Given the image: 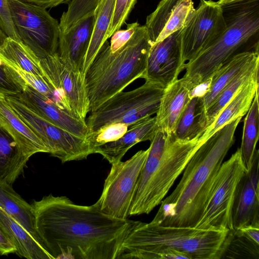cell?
Segmentation results:
<instances>
[{
	"label": "cell",
	"mask_w": 259,
	"mask_h": 259,
	"mask_svg": "<svg viewBox=\"0 0 259 259\" xmlns=\"http://www.w3.org/2000/svg\"><path fill=\"white\" fill-rule=\"evenodd\" d=\"M39 243L53 259H118L137 221L80 205L66 196H46L31 204Z\"/></svg>",
	"instance_id": "6da1fadb"
},
{
	"label": "cell",
	"mask_w": 259,
	"mask_h": 259,
	"mask_svg": "<svg viewBox=\"0 0 259 259\" xmlns=\"http://www.w3.org/2000/svg\"><path fill=\"white\" fill-rule=\"evenodd\" d=\"M241 118L224 126L200 146L185 166L176 188L161 201L151 223L195 227L223 161L235 142V131Z\"/></svg>",
	"instance_id": "7a4b0ae2"
},
{
	"label": "cell",
	"mask_w": 259,
	"mask_h": 259,
	"mask_svg": "<svg viewBox=\"0 0 259 259\" xmlns=\"http://www.w3.org/2000/svg\"><path fill=\"white\" fill-rule=\"evenodd\" d=\"M233 231L163 226L137 221L124 240L118 259H159L164 250L184 252L191 259H220Z\"/></svg>",
	"instance_id": "3957f363"
},
{
	"label": "cell",
	"mask_w": 259,
	"mask_h": 259,
	"mask_svg": "<svg viewBox=\"0 0 259 259\" xmlns=\"http://www.w3.org/2000/svg\"><path fill=\"white\" fill-rule=\"evenodd\" d=\"M152 45L145 26L140 24L117 51L111 52L107 40L103 44L84 76L90 112L95 111L136 79L144 78Z\"/></svg>",
	"instance_id": "277c9868"
},
{
	"label": "cell",
	"mask_w": 259,
	"mask_h": 259,
	"mask_svg": "<svg viewBox=\"0 0 259 259\" xmlns=\"http://www.w3.org/2000/svg\"><path fill=\"white\" fill-rule=\"evenodd\" d=\"M200 136L187 141L175 138L158 128L140 172L129 217L149 213L160 204L202 145Z\"/></svg>",
	"instance_id": "5b68a950"
},
{
	"label": "cell",
	"mask_w": 259,
	"mask_h": 259,
	"mask_svg": "<svg viewBox=\"0 0 259 259\" xmlns=\"http://www.w3.org/2000/svg\"><path fill=\"white\" fill-rule=\"evenodd\" d=\"M252 2L226 19L227 26L223 33L185 64L186 71L182 79L190 91L209 79L240 46L258 31V4Z\"/></svg>",
	"instance_id": "8992f818"
},
{
	"label": "cell",
	"mask_w": 259,
	"mask_h": 259,
	"mask_svg": "<svg viewBox=\"0 0 259 259\" xmlns=\"http://www.w3.org/2000/svg\"><path fill=\"white\" fill-rule=\"evenodd\" d=\"M164 89L146 80L131 91H121L91 112L86 122L89 133L113 123H123L128 126L156 114Z\"/></svg>",
	"instance_id": "52a82bcc"
},
{
	"label": "cell",
	"mask_w": 259,
	"mask_h": 259,
	"mask_svg": "<svg viewBox=\"0 0 259 259\" xmlns=\"http://www.w3.org/2000/svg\"><path fill=\"white\" fill-rule=\"evenodd\" d=\"M246 171L238 148L221 164L202 213L194 228L234 231L232 210L235 192L239 181Z\"/></svg>",
	"instance_id": "ba28073f"
},
{
	"label": "cell",
	"mask_w": 259,
	"mask_h": 259,
	"mask_svg": "<svg viewBox=\"0 0 259 259\" xmlns=\"http://www.w3.org/2000/svg\"><path fill=\"white\" fill-rule=\"evenodd\" d=\"M20 41L39 59L57 52L59 23L46 9L21 0H8Z\"/></svg>",
	"instance_id": "9c48e42d"
},
{
	"label": "cell",
	"mask_w": 259,
	"mask_h": 259,
	"mask_svg": "<svg viewBox=\"0 0 259 259\" xmlns=\"http://www.w3.org/2000/svg\"><path fill=\"white\" fill-rule=\"evenodd\" d=\"M8 103L20 118L36 134L51 156L62 163L86 159L93 154L87 139L73 135L44 118L12 94H5Z\"/></svg>",
	"instance_id": "30bf717a"
},
{
	"label": "cell",
	"mask_w": 259,
	"mask_h": 259,
	"mask_svg": "<svg viewBox=\"0 0 259 259\" xmlns=\"http://www.w3.org/2000/svg\"><path fill=\"white\" fill-rule=\"evenodd\" d=\"M141 150L125 161L111 164L101 195L95 203L100 210L111 217L127 219L138 178L149 152Z\"/></svg>",
	"instance_id": "8fae6325"
},
{
	"label": "cell",
	"mask_w": 259,
	"mask_h": 259,
	"mask_svg": "<svg viewBox=\"0 0 259 259\" xmlns=\"http://www.w3.org/2000/svg\"><path fill=\"white\" fill-rule=\"evenodd\" d=\"M227 26L223 7L217 2L200 0L181 29V41L184 62L194 59L211 45Z\"/></svg>",
	"instance_id": "7c38bea8"
},
{
	"label": "cell",
	"mask_w": 259,
	"mask_h": 259,
	"mask_svg": "<svg viewBox=\"0 0 259 259\" xmlns=\"http://www.w3.org/2000/svg\"><path fill=\"white\" fill-rule=\"evenodd\" d=\"M39 60L45 77L67 97L74 114L85 120L90 103L84 76L69 65L57 52Z\"/></svg>",
	"instance_id": "4fadbf2b"
},
{
	"label": "cell",
	"mask_w": 259,
	"mask_h": 259,
	"mask_svg": "<svg viewBox=\"0 0 259 259\" xmlns=\"http://www.w3.org/2000/svg\"><path fill=\"white\" fill-rule=\"evenodd\" d=\"M182 28L162 40L153 44L148 57L145 80L165 89L178 79L186 64L182 53Z\"/></svg>",
	"instance_id": "5bb4252c"
},
{
	"label": "cell",
	"mask_w": 259,
	"mask_h": 259,
	"mask_svg": "<svg viewBox=\"0 0 259 259\" xmlns=\"http://www.w3.org/2000/svg\"><path fill=\"white\" fill-rule=\"evenodd\" d=\"M258 151L250 168L237 185L232 210L234 231L248 225H259Z\"/></svg>",
	"instance_id": "9a60e30c"
},
{
	"label": "cell",
	"mask_w": 259,
	"mask_h": 259,
	"mask_svg": "<svg viewBox=\"0 0 259 259\" xmlns=\"http://www.w3.org/2000/svg\"><path fill=\"white\" fill-rule=\"evenodd\" d=\"M195 8L192 0H161L147 18L145 27L153 44L185 25Z\"/></svg>",
	"instance_id": "2e32d148"
},
{
	"label": "cell",
	"mask_w": 259,
	"mask_h": 259,
	"mask_svg": "<svg viewBox=\"0 0 259 259\" xmlns=\"http://www.w3.org/2000/svg\"><path fill=\"white\" fill-rule=\"evenodd\" d=\"M12 95L52 123L73 135L87 139L89 130L85 120L63 110L29 85L24 84L21 92Z\"/></svg>",
	"instance_id": "e0dca14e"
},
{
	"label": "cell",
	"mask_w": 259,
	"mask_h": 259,
	"mask_svg": "<svg viewBox=\"0 0 259 259\" xmlns=\"http://www.w3.org/2000/svg\"><path fill=\"white\" fill-rule=\"evenodd\" d=\"M95 20L94 13L81 19L67 31L60 30L57 53L69 65L81 73Z\"/></svg>",
	"instance_id": "ac0fdd59"
},
{
	"label": "cell",
	"mask_w": 259,
	"mask_h": 259,
	"mask_svg": "<svg viewBox=\"0 0 259 259\" xmlns=\"http://www.w3.org/2000/svg\"><path fill=\"white\" fill-rule=\"evenodd\" d=\"M0 126L15 140L28 157L38 152L49 153V150L36 134L20 118L0 92Z\"/></svg>",
	"instance_id": "d6986e66"
},
{
	"label": "cell",
	"mask_w": 259,
	"mask_h": 259,
	"mask_svg": "<svg viewBox=\"0 0 259 259\" xmlns=\"http://www.w3.org/2000/svg\"><path fill=\"white\" fill-rule=\"evenodd\" d=\"M127 132L118 140L96 148L94 153L101 154L111 164L120 161L126 152L136 144L151 141L158 127L156 117H149L128 126Z\"/></svg>",
	"instance_id": "ffe728a7"
},
{
	"label": "cell",
	"mask_w": 259,
	"mask_h": 259,
	"mask_svg": "<svg viewBox=\"0 0 259 259\" xmlns=\"http://www.w3.org/2000/svg\"><path fill=\"white\" fill-rule=\"evenodd\" d=\"M190 90L178 79L164 89L156 118L158 128L172 135L179 118L190 100Z\"/></svg>",
	"instance_id": "44dd1931"
},
{
	"label": "cell",
	"mask_w": 259,
	"mask_h": 259,
	"mask_svg": "<svg viewBox=\"0 0 259 259\" xmlns=\"http://www.w3.org/2000/svg\"><path fill=\"white\" fill-rule=\"evenodd\" d=\"M258 92V77L242 87L219 113L213 123L199 138L204 143L212 135L224 126L247 113L252 101Z\"/></svg>",
	"instance_id": "7402d4cb"
},
{
	"label": "cell",
	"mask_w": 259,
	"mask_h": 259,
	"mask_svg": "<svg viewBox=\"0 0 259 259\" xmlns=\"http://www.w3.org/2000/svg\"><path fill=\"white\" fill-rule=\"evenodd\" d=\"M0 225L15 246V253L19 256L27 259H53L31 235L1 208Z\"/></svg>",
	"instance_id": "603a6c76"
},
{
	"label": "cell",
	"mask_w": 259,
	"mask_h": 259,
	"mask_svg": "<svg viewBox=\"0 0 259 259\" xmlns=\"http://www.w3.org/2000/svg\"><path fill=\"white\" fill-rule=\"evenodd\" d=\"M259 57L257 51H246L230 57L212 76L208 92L201 98L206 110L223 89L244 68Z\"/></svg>",
	"instance_id": "cb8c5ba5"
},
{
	"label": "cell",
	"mask_w": 259,
	"mask_h": 259,
	"mask_svg": "<svg viewBox=\"0 0 259 259\" xmlns=\"http://www.w3.org/2000/svg\"><path fill=\"white\" fill-rule=\"evenodd\" d=\"M29 159L13 138L0 126V183L12 185Z\"/></svg>",
	"instance_id": "d4e9b609"
},
{
	"label": "cell",
	"mask_w": 259,
	"mask_h": 259,
	"mask_svg": "<svg viewBox=\"0 0 259 259\" xmlns=\"http://www.w3.org/2000/svg\"><path fill=\"white\" fill-rule=\"evenodd\" d=\"M0 208L19 223L39 243L35 229L33 207L17 193L11 185L0 183Z\"/></svg>",
	"instance_id": "484cf974"
},
{
	"label": "cell",
	"mask_w": 259,
	"mask_h": 259,
	"mask_svg": "<svg viewBox=\"0 0 259 259\" xmlns=\"http://www.w3.org/2000/svg\"><path fill=\"white\" fill-rule=\"evenodd\" d=\"M207 128L206 110L201 98L193 97L181 114L172 135L180 140H190L201 136Z\"/></svg>",
	"instance_id": "4316f807"
},
{
	"label": "cell",
	"mask_w": 259,
	"mask_h": 259,
	"mask_svg": "<svg viewBox=\"0 0 259 259\" xmlns=\"http://www.w3.org/2000/svg\"><path fill=\"white\" fill-rule=\"evenodd\" d=\"M0 59L6 65L45 77L39 59L20 40L7 37L0 46Z\"/></svg>",
	"instance_id": "83f0119b"
},
{
	"label": "cell",
	"mask_w": 259,
	"mask_h": 259,
	"mask_svg": "<svg viewBox=\"0 0 259 259\" xmlns=\"http://www.w3.org/2000/svg\"><path fill=\"white\" fill-rule=\"evenodd\" d=\"M115 0H101L96 10L95 20L81 73L85 74L97 54L107 40V32L111 22Z\"/></svg>",
	"instance_id": "f1b7e54d"
},
{
	"label": "cell",
	"mask_w": 259,
	"mask_h": 259,
	"mask_svg": "<svg viewBox=\"0 0 259 259\" xmlns=\"http://www.w3.org/2000/svg\"><path fill=\"white\" fill-rule=\"evenodd\" d=\"M258 67L259 57L241 70L223 89L206 110L207 127L242 87L258 77Z\"/></svg>",
	"instance_id": "f546056e"
},
{
	"label": "cell",
	"mask_w": 259,
	"mask_h": 259,
	"mask_svg": "<svg viewBox=\"0 0 259 259\" xmlns=\"http://www.w3.org/2000/svg\"><path fill=\"white\" fill-rule=\"evenodd\" d=\"M259 105L258 92L252 101L246 113L244 121L243 131L241 147L239 148L242 161L246 170L253 162L256 153V146L258 140Z\"/></svg>",
	"instance_id": "4dcf8cb0"
},
{
	"label": "cell",
	"mask_w": 259,
	"mask_h": 259,
	"mask_svg": "<svg viewBox=\"0 0 259 259\" xmlns=\"http://www.w3.org/2000/svg\"><path fill=\"white\" fill-rule=\"evenodd\" d=\"M101 0H70L60 18V30L65 32L81 19L94 14Z\"/></svg>",
	"instance_id": "1f68e13d"
},
{
	"label": "cell",
	"mask_w": 259,
	"mask_h": 259,
	"mask_svg": "<svg viewBox=\"0 0 259 259\" xmlns=\"http://www.w3.org/2000/svg\"><path fill=\"white\" fill-rule=\"evenodd\" d=\"M128 126L123 123H113L105 125L96 132L89 134L87 138L94 154L97 147L120 138L127 131Z\"/></svg>",
	"instance_id": "d6a6232c"
},
{
	"label": "cell",
	"mask_w": 259,
	"mask_h": 259,
	"mask_svg": "<svg viewBox=\"0 0 259 259\" xmlns=\"http://www.w3.org/2000/svg\"><path fill=\"white\" fill-rule=\"evenodd\" d=\"M137 0H115L114 12L107 32L108 39L125 23Z\"/></svg>",
	"instance_id": "836d02e7"
},
{
	"label": "cell",
	"mask_w": 259,
	"mask_h": 259,
	"mask_svg": "<svg viewBox=\"0 0 259 259\" xmlns=\"http://www.w3.org/2000/svg\"><path fill=\"white\" fill-rule=\"evenodd\" d=\"M0 27L7 37L20 40L14 25L8 0H0Z\"/></svg>",
	"instance_id": "e575fe53"
},
{
	"label": "cell",
	"mask_w": 259,
	"mask_h": 259,
	"mask_svg": "<svg viewBox=\"0 0 259 259\" xmlns=\"http://www.w3.org/2000/svg\"><path fill=\"white\" fill-rule=\"evenodd\" d=\"M139 25L137 22L129 24L126 29L118 30L114 32L111 36L109 44L111 52L114 53L123 47L131 38Z\"/></svg>",
	"instance_id": "d590c367"
},
{
	"label": "cell",
	"mask_w": 259,
	"mask_h": 259,
	"mask_svg": "<svg viewBox=\"0 0 259 259\" xmlns=\"http://www.w3.org/2000/svg\"><path fill=\"white\" fill-rule=\"evenodd\" d=\"M234 233L259 245V225H246L234 230Z\"/></svg>",
	"instance_id": "8d00e7d4"
},
{
	"label": "cell",
	"mask_w": 259,
	"mask_h": 259,
	"mask_svg": "<svg viewBox=\"0 0 259 259\" xmlns=\"http://www.w3.org/2000/svg\"><path fill=\"white\" fill-rule=\"evenodd\" d=\"M16 248L0 225V255L16 253Z\"/></svg>",
	"instance_id": "74e56055"
},
{
	"label": "cell",
	"mask_w": 259,
	"mask_h": 259,
	"mask_svg": "<svg viewBox=\"0 0 259 259\" xmlns=\"http://www.w3.org/2000/svg\"><path fill=\"white\" fill-rule=\"evenodd\" d=\"M43 7L45 9L56 7L60 4L68 3L70 0H21Z\"/></svg>",
	"instance_id": "f35d334b"
},
{
	"label": "cell",
	"mask_w": 259,
	"mask_h": 259,
	"mask_svg": "<svg viewBox=\"0 0 259 259\" xmlns=\"http://www.w3.org/2000/svg\"><path fill=\"white\" fill-rule=\"evenodd\" d=\"M258 1V0H219L217 2L219 5H220L222 7H226L228 6H230L233 4H236L237 3H240L243 2H247V1Z\"/></svg>",
	"instance_id": "ab89813d"
},
{
	"label": "cell",
	"mask_w": 259,
	"mask_h": 259,
	"mask_svg": "<svg viewBox=\"0 0 259 259\" xmlns=\"http://www.w3.org/2000/svg\"><path fill=\"white\" fill-rule=\"evenodd\" d=\"M7 36L0 27V46L3 43Z\"/></svg>",
	"instance_id": "60d3db41"
}]
</instances>
